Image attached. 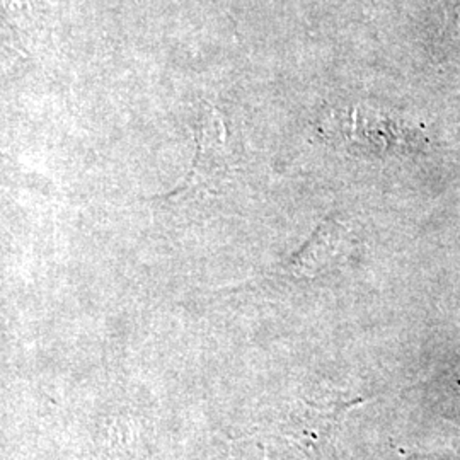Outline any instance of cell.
I'll return each instance as SVG.
<instances>
[{"label":"cell","mask_w":460,"mask_h":460,"mask_svg":"<svg viewBox=\"0 0 460 460\" xmlns=\"http://www.w3.org/2000/svg\"><path fill=\"white\" fill-rule=\"evenodd\" d=\"M195 159L190 172L164 198L190 197L198 193H220L232 176V152L220 113L214 106L201 108L195 127Z\"/></svg>","instance_id":"cell-1"},{"label":"cell","mask_w":460,"mask_h":460,"mask_svg":"<svg viewBox=\"0 0 460 460\" xmlns=\"http://www.w3.org/2000/svg\"><path fill=\"white\" fill-rule=\"evenodd\" d=\"M353 251V234L343 220L328 217L311 241L287 263L296 277H317L332 266H340Z\"/></svg>","instance_id":"cell-2"},{"label":"cell","mask_w":460,"mask_h":460,"mask_svg":"<svg viewBox=\"0 0 460 460\" xmlns=\"http://www.w3.org/2000/svg\"><path fill=\"white\" fill-rule=\"evenodd\" d=\"M24 182H26V176L22 167L17 164L11 155L0 152V184L19 186Z\"/></svg>","instance_id":"cell-3"}]
</instances>
